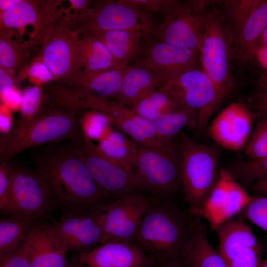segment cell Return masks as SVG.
I'll use <instances>...</instances> for the list:
<instances>
[{
  "label": "cell",
  "mask_w": 267,
  "mask_h": 267,
  "mask_svg": "<svg viewBox=\"0 0 267 267\" xmlns=\"http://www.w3.org/2000/svg\"><path fill=\"white\" fill-rule=\"evenodd\" d=\"M38 169L50 186L54 204L67 211L100 209L111 201L73 144L48 151L40 159Z\"/></svg>",
  "instance_id": "6da1fadb"
},
{
  "label": "cell",
  "mask_w": 267,
  "mask_h": 267,
  "mask_svg": "<svg viewBox=\"0 0 267 267\" xmlns=\"http://www.w3.org/2000/svg\"><path fill=\"white\" fill-rule=\"evenodd\" d=\"M169 200H157L145 215L131 243L159 264L179 261L199 220Z\"/></svg>",
  "instance_id": "7a4b0ae2"
},
{
  "label": "cell",
  "mask_w": 267,
  "mask_h": 267,
  "mask_svg": "<svg viewBox=\"0 0 267 267\" xmlns=\"http://www.w3.org/2000/svg\"><path fill=\"white\" fill-rule=\"evenodd\" d=\"M182 182L191 214L201 208L219 178V152L215 147L200 144L185 133L179 134Z\"/></svg>",
  "instance_id": "3957f363"
},
{
  "label": "cell",
  "mask_w": 267,
  "mask_h": 267,
  "mask_svg": "<svg viewBox=\"0 0 267 267\" xmlns=\"http://www.w3.org/2000/svg\"><path fill=\"white\" fill-rule=\"evenodd\" d=\"M133 171L136 190L158 200H169L182 186L178 144L163 148L139 144Z\"/></svg>",
  "instance_id": "277c9868"
},
{
  "label": "cell",
  "mask_w": 267,
  "mask_h": 267,
  "mask_svg": "<svg viewBox=\"0 0 267 267\" xmlns=\"http://www.w3.org/2000/svg\"><path fill=\"white\" fill-rule=\"evenodd\" d=\"M214 4L210 8L199 54L202 69L227 96L235 86L231 69L234 34L224 13Z\"/></svg>",
  "instance_id": "5b68a950"
},
{
  "label": "cell",
  "mask_w": 267,
  "mask_h": 267,
  "mask_svg": "<svg viewBox=\"0 0 267 267\" xmlns=\"http://www.w3.org/2000/svg\"><path fill=\"white\" fill-rule=\"evenodd\" d=\"M50 101L48 106L42 107L38 118L26 131L0 151L1 162H8L23 151L35 146L81 137L79 110L51 99Z\"/></svg>",
  "instance_id": "8992f818"
},
{
  "label": "cell",
  "mask_w": 267,
  "mask_h": 267,
  "mask_svg": "<svg viewBox=\"0 0 267 267\" xmlns=\"http://www.w3.org/2000/svg\"><path fill=\"white\" fill-rule=\"evenodd\" d=\"M161 85L179 106L197 116L196 131L202 133L226 96L199 67L162 78Z\"/></svg>",
  "instance_id": "52a82bcc"
},
{
  "label": "cell",
  "mask_w": 267,
  "mask_h": 267,
  "mask_svg": "<svg viewBox=\"0 0 267 267\" xmlns=\"http://www.w3.org/2000/svg\"><path fill=\"white\" fill-rule=\"evenodd\" d=\"M78 33L110 30L141 32L148 40L157 26L144 10L128 5L120 0L99 2L80 13L76 19Z\"/></svg>",
  "instance_id": "ba28073f"
},
{
  "label": "cell",
  "mask_w": 267,
  "mask_h": 267,
  "mask_svg": "<svg viewBox=\"0 0 267 267\" xmlns=\"http://www.w3.org/2000/svg\"><path fill=\"white\" fill-rule=\"evenodd\" d=\"M219 0L181 1L157 26V40L194 50L199 54L211 6Z\"/></svg>",
  "instance_id": "9c48e42d"
},
{
  "label": "cell",
  "mask_w": 267,
  "mask_h": 267,
  "mask_svg": "<svg viewBox=\"0 0 267 267\" xmlns=\"http://www.w3.org/2000/svg\"><path fill=\"white\" fill-rule=\"evenodd\" d=\"M157 200L134 190L103 206L101 208L103 243H131L147 212Z\"/></svg>",
  "instance_id": "30bf717a"
},
{
  "label": "cell",
  "mask_w": 267,
  "mask_h": 267,
  "mask_svg": "<svg viewBox=\"0 0 267 267\" xmlns=\"http://www.w3.org/2000/svg\"><path fill=\"white\" fill-rule=\"evenodd\" d=\"M74 103L80 110L89 109L106 114L111 118L112 125L139 145L163 148L175 143L174 139L161 136L150 121L118 101L77 95Z\"/></svg>",
  "instance_id": "8fae6325"
},
{
  "label": "cell",
  "mask_w": 267,
  "mask_h": 267,
  "mask_svg": "<svg viewBox=\"0 0 267 267\" xmlns=\"http://www.w3.org/2000/svg\"><path fill=\"white\" fill-rule=\"evenodd\" d=\"M73 145L111 201L136 190L134 171L105 156L91 140L82 134Z\"/></svg>",
  "instance_id": "7c38bea8"
},
{
  "label": "cell",
  "mask_w": 267,
  "mask_h": 267,
  "mask_svg": "<svg viewBox=\"0 0 267 267\" xmlns=\"http://www.w3.org/2000/svg\"><path fill=\"white\" fill-rule=\"evenodd\" d=\"M10 195L13 213L30 217L35 221L46 215L54 205L50 186L38 169L12 167Z\"/></svg>",
  "instance_id": "4fadbf2b"
},
{
  "label": "cell",
  "mask_w": 267,
  "mask_h": 267,
  "mask_svg": "<svg viewBox=\"0 0 267 267\" xmlns=\"http://www.w3.org/2000/svg\"><path fill=\"white\" fill-rule=\"evenodd\" d=\"M254 196L236 182L227 169H220L216 185L200 209L192 215L204 218L212 230L240 213Z\"/></svg>",
  "instance_id": "5bb4252c"
},
{
  "label": "cell",
  "mask_w": 267,
  "mask_h": 267,
  "mask_svg": "<svg viewBox=\"0 0 267 267\" xmlns=\"http://www.w3.org/2000/svg\"><path fill=\"white\" fill-rule=\"evenodd\" d=\"M40 57L61 81L81 72L79 34L64 26L51 25L44 37Z\"/></svg>",
  "instance_id": "9a60e30c"
},
{
  "label": "cell",
  "mask_w": 267,
  "mask_h": 267,
  "mask_svg": "<svg viewBox=\"0 0 267 267\" xmlns=\"http://www.w3.org/2000/svg\"><path fill=\"white\" fill-rule=\"evenodd\" d=\"M68 251H90L103 243L101 209L68 211L54 223Z\"/></svg>",
  "instance_id": "2e32d148"
},
{
  "label": "cell",
  "mask_w": 267,
  "mask_h": 267,
  "mask_svg": "<svg viewBox=\"0 0 267 267\" xmlns=\"http://www.w3.org/2000/svg\"><path fill=\"white\" fill-rule=\"evenodd\" d=\"M253 118L244 104H231L217 116L208 127L211 138L222 146L233 151L244 148L252 133Z\"/></svg>",
  "instance_id": "e0dca14e"
},
{
  "label": "cell",
  "mask_w": 267,
  "mask_h": 267,
  "mask_svg": "<svg viewBox=\"0 0 267 267\" xmlns=\"http://www.w3.org/2000/svg\"><path fill=\"white\" fill-rule=\"evenodd\" d=\"M77 260L88 267H150L159 264L132 243L109 241L88 252L79 253Z\"/></svg>",
  "instance_id": "ac0fdd59"
},
{
  "label": "cell",
  "mask_w": 267,
  "mask_h": 267,
  "mask_svg": "<svg viewBox=\"0 0 267 267\" xmlns=\"http://www.w3.org/2000/svg\"><path fill=\"white\" fill-rule=\"evenodd\" d=\"M24 242L32 267H67L68 251L54 224L33 225Z\"/></svg>",
  "instance_id": "d6986e66"
},
{
  "label": "cell",
  "mask_w": 267,
  "mask_h": 267,
  "mask_svg": "<svg viewBox=\"0 0 267 267\" xmlns=\"http://www.w3.org/2000/svg\"><path fill=\"white\" fill-rule=\"evenodd\" d=\"M144 55L141 61L162 78L199 67L194 50L158 40L148 43Z\"/></svg>",
  "instance_id": "ffe728a7"
},
{
  "label": "cell",
  "mask_w": 267,
  "mask_h": 267,
  "mask_svg": "<svg viewBox=\"0 0 267 267\" xmlns=\"http://www.w3.org/2000/svg\"><path fill=\"white\" fill-rule=\"evenodd\" d=\"M126 67L84 73L80 72L59 87L86 96L110 99L120 92Z\"/></svg>",
  "instance_id": "44dd1931"
},
{
  "label": "cell",
  "mask_w": 267,
  "mask_h": 267,
  "mask_svg": "<svg viewBox=\"0 0 267 267\" xmlns=\"http://www.w3.org/2000/svg\"><path fill=\"white\" fill-rule=\"evenodd\" d=\"M216 231L219 242L218 251L226 263L249 249L263 250L251 228L240 215L223 222Z\"/></svg>",
  "instance_id": "7402d4cb"
},
{
  "label": "cell",
  "mask_w": 267,
  "mask_h": 267,
  "mask_svg": "<svg viewBox=\"0 0 267 267\" xmlns=\"http://www.w3.org/2000/svg\"><path fill=\"white\" fill-rule=\"evenodd\" d=\"M162 76L153 71L141 60L128 66L124 72L121 88L116 98L129 108L162 84Z\"/></svg>",
  "instance_id": "603a6c76"
},
{
  "label": "cell",
  "mask_w": 267,
  "mask_h": 267,
  "mask_svg": "<svg viewBox=\"0 0 267 267\" xmlns=\"http://www.w3.org/2000/svg\"><path fill=\"white\" fill-rule=\"evenodd\" d=\"M267 26V0H259L234 34V59L239 64L250 61L256 45Z\"/></svg>",
  "instance_id": "cb8c5ba5"
},
{
  "label": "cell",
  "mask_w": 267,
  "mask_h": 267,
  "mask_svg": "<svg viewBox=\"0 0 267 267\" xmlns=\"http://www.w3.org/2000/svg\"><path fill=\"white\" fill-rule=\"evenodd\" d=\"M89 32L103 43L118 67H127L131 62L144 54L141 41L144 35L141 32L116 30Z\"/></svg>",
  "instance_id": "d4e9b609"
},
{
  "label": "cell",
  "mask_w": 267,
  "mask_h": 267,
  "mask_svg": "<svg viewBox=\"0 0 267 267\" xmlns=\"http://www.w3.org/2000/svg\"><path fill=\"white\" fill-rule=\"evenodd\" d=\"M49 2L19 0L6 10L0 12V28H20L33 25L37 31L46 33L49 25Z\"/></svg>",
  "instance_id": "484cf974"
},
{
  "label": "cell",
  "mask_w": 267,
  "mask_h": 267,
  "mask_svg": "<svg viewBox=\"0 0 267 267\" xmlns=\"http://www.w3.org/2000/svg\"><path fill=\"white\" fill-rule=\"evenodd\" d=\"M179 262L185 267H228L208 241L206 228L200 220Z\"/></svg>",
  "instance_id": "4316f807"
},
{
  "label": "cell",
  "mask_w": 267,
  "mask_h": 267,
  "mask_svg": "<svg viewBox=\"0 0 267 267\" xmlns=\"http://www.w3.org/2000/svg\"><path fill=\"white\" fill-rule=\"evenodd\" d=\"M78 34L81 72L87 73L120 68L103 43L94 35L89 32Z\"/></svg>",
  "instance_id": "83f0119b"
},
{
  "label": "cell",
  "mask_w": 267,
  "mask_h": 267,
  "mask_svg": "<svg viewBox=\"0 0 267 267\" xmlns=\"http://www.w3.org/2000/svg\"><path fill=\"white\" fill-rule=\"evenodd\" d=\"M97 146L105 156L133 171L139 144L128 139L121 132L112 129Z\"/></svg>",
  "instance_id": "f1b7e54d"
},
{
  "label": "cell",
  "mask_w": 267,
  "mask_h": 267,
  "mask_svg": "<svg viewBox=\"0 0 267 267\" xmlns=\"http://www.w3.org/2000/svg\"><path fill=\"white\" fill-rule=\"evenodd\" d=\"M30 217L13 213L0 220V256L14 249L23 243L33 226Z\"/></svg>",
  "instance_id": "f546056e"
},
{
  "label": "cell",
  "mask_w": 267,
  "mask_h": 267,
  "mask_svg": "<svg viewBox=\"0 0 267 267\" xmlns=\"http://www.w3.org/2000/svg\"><path fill=\"white\" fill-rule=\"evenodd\" d=\"M42 97L39 86H30L24 91L20 107L21 117L13 125L10 133L5 136L6 145L20 137L36 120L42 108Z\"/></svg>",
  "instance_id": "4dcf8cb0"
},
{
  "label": "cell",
  "mask_w": 267,
  "mask_h": 267,
  "mask_svg": "<svg viewBox=\"0 0 267 267\" xmlns=\"http://www.w3.org/2000/svg\"><path fill=\"white\" fill-rule=\"evenodd\" d=\"M179 108H181L162 85L130 108L135 113L150 122Z\"/></svg>",
  "instance_id": "1f68e13d"
},
{
  "label": "cell",
  "mask_w": 267,
  "mask_h": 267,
  "mask_svg": "<svg viewBox=\"0 0 267 267\" xmlns=\"http://www.w3.org/2000/svg\"><path fill=\"white\" fill-rule=\"evenodd\" d=\"M151 122L161 136L167 139H173L184 128L196 130L197 116L187 110L179 108Z\"/></svg>",
  "instance_id": "d6a6232c"
},
{
  "label": "cell",
  "mask_w": 267,
  "mask_h": 267,
  "mask_svg": "<svg viewBox=\"0 0 267 267\" xmlns=\"http://www.w3.org/2000/svg\"><path fill=\"white\" fill-rule=\"evenodd\" d=\"M111 118L98 110L90 109L79 117L82 134L91 140L100 141L112 129Z\"/></svg>",
  "instance_id": "836d02e7"
},
{
  "label": "cell",
  "mask_w": 267,
  "mask_h": 267,
  "mask_svg": "<svg viewBox=\"0 0 267 267\" xmlns=\"http://www.w3.org/2000/svg\"><path fill=\"white\" fill-rule=\"evenodd\" d=\"M227 170L235 179L250 185L267 177V156L241 161Z\"/></svg>",
  "instance_id": "e575fe53"
},
{
  "label": "cell",
  "mask_w": 267,
  "mask_h": 267,
  "mask_svg": "<svg viewBox=\"0 0 267 267\" xmlns=\"http://www.w3.org/2000/svg\"><path fill=\"white\" fill-rule=\"evenodd\" d=\"M259 0H228L222 1L228 22L234 32L238 31Z\"/></svg>",
  "instance_id": "d590c367"
},
{
  "label": "cell",
  "mask_w": 267,
  "mask_h": 267,
  "mask_svg": "<svg viewBox=\"0 0 267 267\" xmlns=\"http://www.w3.org/2000/svg\"><path fill=\"white\" fill-rule=\"evenodd\" d=\"M23 56L18 45L12 41L7 29L0 28V64L7 69H15L19 66Z\"/></svg>",
  "instance_id": "8d00e7d4"
},
{
  "label": "cell",
  "mask_w": 267,
  "mask_h": 267,
  "mask_svg": "<svg viewBox=\"0 0 267 267\" xmlns=\"http://www.w3.org/2000/svg\"><path fill=\"white\" fill-rule=\"evenodd\" d=\"M245 154L248 159L267 156V121L261 119L252 132L245 146Z\"/></svg>",
  "instance_id": "74e56055"
},
{
  "label": "cell",
  "mask_w": 267,
  "mask_h": 267,
  "mask_svg": "<svg viewBox=\"0 0 267 267\" xmlns=\"http://www.w3.org/2000/svg\"><path fill=\"white\" fill-rule=\"evenodd\" d=\"M128 5L155 13L166 19L181 1L176 0H120Z\"/></svg>",
  "instance_id": "f35d334b"
},
{
  "label": "cell",
  "mask_w": 267,
  "mask_h": 267,
  "mask_svg": "<svg viewBox=\"0 0 267 267\" xmlns=\"http://www.w3.org/2000/svg\"><path fill=\"white\" fill-rule=\"evenodd\" d=\"M240 215L247 218L267 233V196H256Z\"/></svg>",
  "instance_id": "ab89813d"
},
{
  "label": "cell",
  "mask_w": 267,
  "mask_h": 267,
  "mask_svg": "<svg viewBox=\"0 0 267 267\" xmlns=\"http://www.w3.org/2000/svg\"><path fill=\"white\" fill-rule=\"evenodd\" d=\"M12 167L6 162L0 166V210L5 215L13 213L10 195V177Z\"/></svg>",
  "instance_id": "60d3db41"
},
{
  "label": "cell",
  "mask_w": 267,
  "mask_h": 267,
  "mask_svg": "<svg viewBox=\"0 0 267 267\" xmlns=\"http://www.w3.org/2000/svg\"><path fill=\"white\" fill-rule=\"evenodd\" d=\"M0 267H32L24 241L12 251L0 256Z\"/></svg>",
  "instance_id": "b9f144b4"
},
{
  "label": "cell",
  "mask_w": 267,
  "mask_h": 267,
  "mask_svg": "<svg viewBox=\"0 0 267 267\" xmlns=\"http://www.w3.org/2000/svg\"><path fill=\"white\" fill-rule=\"evenodd\" d=\"M262 251L249 249L227 263L228 267H261Z\"/></svg>",
  "instance_id": "7bdbcfd3"
},
{
  "label": "cell",
  "mask_w": 267,
  "mask_h": 267,
  "mask_svg": "<svg viewBox=\"0 0 267 267\" xmlns=\"http://www.w3.org/2000/svg\"><path fill=\"white\" fill-rule=\"evenodd\" d=\"M28 73L30 77L38 83L46 82L55 78L52 73L42 61L33 63L29 68Z\"/></svg>",
  "instance_id": "ee69618b"
},
{
  "label": "cell",
  "mask_w": 267,
  "mask_h": 267,
  "mask_svg": "<svg viewBox=\"0 0 267 267\" xmlns=\"http://www.w3.org/2000/svg\"><path fill=\"white\" fill-rule=\"evenodd\" d=\"M22 93L17 89H14L0 93V98L2 105L10 110L20 109Z\"/></svg>",
  "instance_id": "f6af8a7d"
},
{
  "label": "cell",
  "mask_w": 267,
  "mask_h": 267,
  "mask_svg": "<svg viewBox=\"0 0 267 267\" xmlns=\"http://www.w3.org/2000/svg\"><path fill=\"white\" fill-rule=\"evenodd\" d=\"M11 110L3 105L0 108V131L2 136L8 135L13 127V117Z\"/></svg>",
  "instance_id": "bcb514c9"
},
{
  "label": "cell",
  "mask_w": 267,
  "mask_h": 267,
  "mask_svg": "<svg viewBox=\"0 0 267 267\" xmlns=\"http://www.w3.org/2000/svg\"><path fill=\"white\" fill-rule=\"evenodd\" d=\"M17 89L15 80L8 69L0 67V92Z\"/></svg>",
  "instance_id": "7dc6e473"
},
{
  "label": "cell",
  "mask_w": 267,
  "mask_h": 267,
  "mask_svg": "<svg viewBox=\"0 0 267 267\" xmlns=\"http://www.w3.org/2000/svg\"><path fill=\"white\" fill-rule=\"evenodd\" d=\"M253 107L267 105V91L258 90L250 98Z\"/></svg>",
  "instance_id": "c3c4849f"
},
{
  "label": "cell",
  "mask_w": 267,
  "mask_h": 267,
  "mask_svg": "<svg viewBox=\"0 0 267 267\" xmlns=\"http://www.w3.org/2000/svg\"><path fill=\"white\" fill-rule=\"evenodd\" d=\"M251 190L257 196H267V177L249 185Z\"/></svg>",
  "instance_id": "681fc988"
},
{
  "label": "cell",
  "mask_w": 267,
  "mask_h": 267,
  "mask_svg": "<svg viewBox=\"0 0 267 267\" xmlns=\"http://www.w3.org/2000/svg\"><path fill=\"white\" fill-rule=\"evenodd\" d=\"M69 1L72 5L77 10H79L80 12L89 8L91 2L90 0H70Z\"/></svg>",
  "instance_id": "f907efd6"
},
{
  "label": "cell",
  "mask_w": 267,
  "mask_h": 267,
  "mask_svg": "<svg viewBox=\"0 0 267 267\" xmlns=\"http://www.w3.org/2000/svg\"><path fill=\"white\" fill-rule=\"evenodd\" d=\"M255 54L257 55L261 64L267 68V48L259 47L256 49Z\"/></svg>",
  "instance_id": "816d5d0a"
},
{
  "label": "cell",
  "mask_w": 267,
  "mask_h": 267,
  "mask_svg": "<svg viewBox=\"0 0 267 267\" xmlns=\"http://www.w3.org/2000/svg\"><path fill=\"white\" fill-rule=\"evenodd\" d=\"M157 267H185L178 260H170L162 262Z\"/></svg>",
  "instance_id": "f5cc1de1"
},
{
  "label": "cell",
  "mask_w": 267,
  "mask_h": 267,
  "mask_svg": "<svg viewBox=\"0 0 267 267\" xmlns=\"http://www.w3.org/2000/svg\"><path fill=\"white\" fill-rule=\"evenodd\" d=\"M19 0H0V9L3 12L19 1Z\"/></svg>",
  "instance_id": "db71d44e"
},
{
  "label": "cell",
  "mask_w": 267,
  "mask_h": 267,
  "mask_svg": "<svg viewBox=\"0 0 267 267\" xmlns=\"http://www.w3.org/2000/svg\"><path fill=\"white\" fill-rule=\"evenodd\" d=\"M254 108L258 111L262 120L267 121V105L256 106Z\"/></svg>",
  "instance_id": "11a10c76"
},
{
  "label": "cell",
  "mask_w": 267,
  "mask_h": 267,
  "mask_svg": "<svg viewBox=\"0 0 267 267\" xmlns=\"http://www.w3.org/2000/svg\"><path fill=\"white\" fill-rule=\"evenodd\" d=\"M259 90L267 91V75L260 78L257 82Z\"/></svg>",
  "instance_id": "9f6ffc18"
},
{
  "label": "cell",
  "mask_w": 267,
  "mask_h": 267,
  "mask_svg": "<svg viewBox=\"0 0 267 267\" xmlns=\"http://www.w3.org/2000/svg\"><path fill=\"white\" fill-rule=\"evenodd\" d=\"M259 41L260 43V45L258 47H265L267 48V26L266 27L265 29L264 30L263 33L262 34L260 38L259 39L258 42Z\"/></svg>",
  "instance_id": "6f0895ef"
},
{
  "label": "cell",
  "mask_w": 267,
  "mask_h": 267,
  "mask_svg": "<svg viewBox=\"0 0 267 267\" xmlns=\"http://www.w3.org/2000/svg\"><path fill=\"white\" fill-rule=\"evenodd\" d=\"M67 267H85V265L78 260L69 263Z\"/></svg>",
  "instance_id": "680465c9"
},
{
  "label": "cell",
  "mask_w": 267,
  "mask_h": 267,
  "mask_svg": "<svg viewBox=\"0 0 267 267\" xmlns=\"http://www.w3.org/2000/svg\"><path fill=\"white\" fill-rule=\"evenodd\" d=\"M261 267H267V257L262 262Z\"/></svg>",
  "instance_id": "91938a15"
},
{
  "label": "cell",
  "mask_w": 267,
  "mask_h": 267,
  "mask_svg": "<svg viewBox=\"0 0 267 267\" xmlns=\"http://www.w3.org/2000/svg\"><path fill=\"white\" fill-rule=\"evenodd\" d=\"M157 267V266L156 267Z\"/></svg>",
  "instance_id": "94428289"
}]
</instances>
